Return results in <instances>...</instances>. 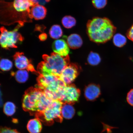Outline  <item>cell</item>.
<instances>
[{
    "mask_svg": "<svg viewBox=\"0 0 133 133\" xmlns=\"http://www.w3.org/2000/svg\"><path fill=\"white\" fill-rule=\"evenodd\" d=\"M116 28L111 21L106 18L95 17L88 22L87 31L91 41L97 43H104L114 35Z\"/></svg>",
    "mask_w": 133,
    "mask_h": 133,
    "instance_id": "cell-1",
    "label": "cell"
},
{
    "mask_svg": "<svg viewBox=\"0 0 133 133\" xmlns=\"http://www.w3.org/2000/svg\"><path fill=\"white\" fill-rule=\"evenodd\" d=\"M69 63V56H63L54 52L44 56L40 71L41 75L53 74L59 77Z\"/></svg>",
    "mask_w": 133,
    "mask_h": 133,
    "instance_id": "cell-2",
    "label": "cell"
},
{
    "mask_svg": "<svg viewBox=\"0 0 133 133\" xmlns=\"http://www.w3.org/2000/svg\"><path fill=\"white\" fill-rule=\"evenodd\" d=\"M22 24H20L12 31H8L4 27L1 28L0 45L2 47L5 49L16 48L19 43L22 42L24 39L18 31Z\"/></svg>",
    "mask_w": 133,
    "mask_h": 133,
    "instance_id": "cell-3",
    "label": "cell"
},
{
    "mask_svg": "<svg viewBox=\"0 0 133 133\" xmlns=\"http://www.w3.org/2000/svg\"><path fill=\"white\" fill-rule=\"evenodd\" d=\"M39 82L40 87L43 90L53 92H60L66 85L59 76L53 74L41 75Z\"/></svg>",
    "mask_w": 133,
    "mask_h": 133,
    "instance_id": "cell-4",
    "label": "cell"
},
{
    "mask_svg": "<svg viewBox=\"0 0 133 133\" xmlns=\"http://www.w3.org/2000/svg\"><path fill=\"white\" fill-rule=\"evenodd\" d=\"M63 104L59 100L53 101L49 107L42 113L44 120L49 122L55 120L62 121L61 109Z\"/></svg>",
    "mask_w": 133,
    "mask_h": 133,
    "instance_id": "cell-5",
    "label": "cell"
},
{
    "mask_svg": "<svg viewBox=\"0 0 133 133\" xmlns=\"http://www.w3.org/2000/svg\"><path fill=\"white\" fill-rule=\"evenodd\" d=\"M80 91L74 84L67 85L61 91L59 101L63 103L73 104L78 99Z\"/></svg>",
    "mask_w": 133,
    "mask_h": 133,
    "instance_id": "cell-6",
    "label": "cell"
},
{
    "mask_svg": "<svg viewBox=\"0 0 133 133\" xmlns=\"http://www.w3.org/2000/svg\"><path fill=\"white\" fill-rule=\"evenodd\" d=\"M43 94V91L36 89L28 92L23 98L22 102L23 108L28 111H37L38 101Z\"/></svg>",
    "mask_w": 133,
    "mask_h": 133,
    "instance_id": "cell-7",
    "label": "cell"
},
{
    "mask_svg": "<svg viewBox=\"0 0 133 133\" xmlns=\"http://www.w3.org/2000/svg\"><path fill=\"white\" fill-rule=\"evenodd\" d=\"M79 71V68L76 64H69L61 73L59 78L66 85L70 84L78 75Z\"/></svg>",
    "mask_w": 133,
    "mask_h": 133,
    "instance_id": "cell-8",
    "label": "cell"
},
{
    "mask_svg": "<svg viewBox=\"0 0 133 133\" xmlns=\"http://www.w3.org/2000/svg\"><path fill=\"white\" fill-rule=\"evenodd\" d=\"M52 48L54 52L63 56H69V47L64 39H56L53 43Z\"/></svg>",
    "mask_w": 133,
    "mask_h": 133,
    "instance_id": "cell-9",
    "label": "cell"
},
{
    "mask_svg": "<svg viewBox=\"0 0 133 133\" xmlns=\"http://www.w3.org/2000/svg\"><path fill=\"white\" fill-rule=\"evenodd\" d=\"M101 94L99 86L91 84L86 86L84 89V95L88 101H93L97 99Z\"/></svg>",
    "mask_w": 133,
    "mask_h": 133,
    "instance_id": "cell-10",
    "label": "cell"
},
{
    "mask_svg": "<svg viewBox=\"0 0 133 133\" xmlns=\"http://www.w3.org/2000/svg\"><path fill=\"white\" fill-rule=\"evenodd\" d=\"M14 64L18 70H27L31 67L29 59L22 53L16 54Z\"/></svg>",
    "mask_w": 133,
    "mask_h": 133,
    "instance_id": "cell-11",
    "label": "cell"
},
{
    "mask_svg": "<svg viewBox=\"0 0 133 133\" xmlns=\"http://www.w3.org/2000/svg\"><path fill=\"white\" fill-rule=\"evenodd\" d=\"M34 4L30 0H14L13 6L18 12H26L30 15L31 10L30 8Z\"/></svg>",
    "mask_w": 133,
    "mask_h": 133,
    "instance_id": "cell-12",
    "label": "cell"
},
{
    "mask_svg": "<svg viewBox=\"0 0 133 133\" xmlns=\"http://www.w3.org/2000/svg\"><path fill=\"white\" fill-rule=\"evenodd\" d=\"M46 13L47 10L44 6L40 4H35L31 7L30 16L37 20L42 19L45 17Z\"/></svg>",
    "mask_w": 133,
    "mask_h": 133,
    "instance_id": "cell-13",
    "label": "cell"
},
{
    "mask_svg": "<svg viewBox=\"0 0 133 133\" xmlns=\"http://www.w3.org/2000/svg\"><path fill=\"white\" fill-rule=\"evenodd\" d=\"M66 42L69 48L72 49H78L83 44L82 38L76 33L71 34L66 39Z\"/></svg>",
    "mask_w": 133,
    "mask_h": 133,
    "instance_id": "cell-14",
    "label": "cell"
},
{
    "mask_svg": "<svg viewBox=\"0 0 133 133\" xmlns=\"http://www.w3.org/2000/svg\"><path fill=\"white\" fill-rule=\"evenodd\" d=\"M42 128V124L38 118L31 119L28 122L27 129L30 133H40Z\"/></svg>",
    "mask_w": 133,
    "mask_h": 133,
    "instance_id": "cell-15",
    "label": "cell"
},
{
    "mask_svg": "<svg viewBox=\"0 0 133 133\" xmlns=\"http://www.w3.org/2000/svg\"><path fill=\"white\" fill-rule=\"evenodd\" d=\"M72 104L63 103L61 109L62 117L66 119H70L74 117L75 110Z\"/></svg>",
    "mask_w": 133,
    "mask_h": 133,
    "instance_id": "cell-16",
    "label": "cell"
},
{
    "mask_svg": "<svg viewBox=\"0 0 133 133\" xmlns=\"http://www.w3.org/2000/svg\"><path fill=\"white\" fill-rule=\"evenodd\" d=\"M52 100L49 98L43 92L38 101L37 105V111L42 113L50 105Z\"/></svg>",
    "mask_w": 133,
    "mask_h": 133,
    "instance_id": "cell-17",
    "label": "cell"
},
{
    "mask_svg": "<svg viewBox=\"0 0 133 133\" xmlns=\"http://www.w3.org/2000/svg\"><path fill=\"white\" fill-rule=\"evenodd\" d=\"M15 78L18 82L25 83L29 78V73L27 70H18L15 74Z\"/></svg>",
    "mask_w": 133,
    "mask_h": 133,
    "instance_id": "cell-18",
    "label": "cell"
},
{
    "mask_svg": "<svg viewBox=\"0 0 133 133\" xmlns=\"http://www.w3.org/2000/svg\"><path fill=\"white\" fill-rule=\"evenodd\" d=\"M49 34L50 36L52 39L56 40L59 39L63 35V30L59 25H53L50 29Z\"/></svg>",
    "mask_w": 133,
    "mask_h": 133,
    "instance_id": "cell-19",
    "label": "cell"
},
{
    "mask_svg": "<svg viewBox=\"0 0 133 133\" xmlns=\"http://www.w3.org/2000/svg\"><path fill=\"white\" fill-rule=\"evenodd\" d=\"M3 110L6 115L12 116L16 112V106L14 103L11 101H7L3 105Z\"/></svg>",
    "mask_w": 133,
    "mask_h": 133,
    "instance_id": "cell-20",
    "label": "cell"
},
{
    "mask_svg": "<svg viewBox=\"0 0 133 133\" xmlns=\"http://www.w3.org/2000/svg\"><path fill=\"white\" fill-rule=\"evenodd\" d=\"M113 41L115 45L117 47L121 48L126 44L127 39L123 35L120 33H117L113 36Z\"/></svg>",
    "mask_w": 133,
    "mask_h": 133,
    "instance_id": "cell-21",
    "label": "cell"
},
{
    "mask_svg": "<svg viewBox=\"0 0 133 133\" xmlns=\"http://www.w3.org/2000/svg\"><path fill=\"white\" fill-rule=\"evenodd\" d=\"M61 23L63 26L67 29H70L74 27L76 24L75 19L70 16H66L63 17Z\"/></svg>",
    "mask_w": 133,
    "mask_h": 133,
    "instance_id": "cell-22",
    "label": "cell"
},
{
    "mask_svg": "<svg viewBox=\"0 0 133 133\" xmlns=\"http://www.w3.org/2000/svg\"><path fill=\"white\" fill-rule=\"evenodd\" d=\"M14 65V62L9 59L3 58L0 60V70L3 71L11 70Z\"/></svg>",
    "mask_w": 133,
    "mask_h": 133,
    "instance_id": "cell-23",
    "label": "cell"
},
{
    "mask_svg": "<svg viewBox=\"0 0 133 133\" xmlns=\"http://www.w3.org/2000/svg\"><path fill=\"white\" fill-rule=\"evenodd\" d=\"M101 60L100 56L97 53L91 52L88 56V61L90 64L96 66L100 63Z\"/></svg>",
    "mask_w": 133,
    "mask_h": 133,
    "instance_id": "cell-24",
    "label": "cell"
},
{
    "mask_svg": "<svg viewBox=\"0 0 133 133\" xmlns=\"http://www.w3.org/2000/svg\"><path fill=\"white\" fill-rule=\"evenodd\" d=\"M92 4L97 9L104 8L107 3V0H92Z\"/></svg>",
    "mask_w": 133,
    "mask_h": 133,
    "instance_id": "cell-25",
    "label": "cell"
},
{
    "mask_svg": "<svg viewBox=\"0 0 133 133\" xmlns=\"http://www.w3.org/2000/svg\"><path fill=\"white\" fill-rule=\"evenodd\" d=\"M127 100L130 105L133 106V89L131 90L128 93Z\"/></svg>",
    "mask_w": 133,
    "mask_h": 133,
    "instance_id": "cell-26",
    "label": "cell"
},
{
    "mask_svg": "<svg viewBox=\"0 0 133 133\" xmlns=\"http://www.w3.org/2000/svg\"><path fill=\"white\" fill-rule=\"evenodd\" d=\"M0 133H20L15 130L8 128H2L0 129Z\"/></svg>",
    "mask_w": 133,
    "mask_h": 133,
    "instance_id": "cell-27",
    "label": "cell"
},
{
    "mask_svg": "<svg viewBox=\"0 0 133 133\" xmlns=\"http://www.w3.org/2000/svg\"><path fill=\"white\" fill-rule=\"evenodd\" d=\"M127 36L128 38L133 42V24L128 30Z\"/></svg>",
    "mask_w": 133,
    "mask_h": 133,
    "instance_id": "cell-28",
    "label": "cell"
},
{
    "mask_svg": "<svg viewBox=\"0 0 133 133\" xmlns=\"http://www.w3.org/2000/svg\"><path fill=\"white\" fill-rule=\"evenodd\" d=\"M35 4L44 5L46 3L49 2L50 0H30Z\"/></svg>",
    "mask_w": 133,
    "mask_h": 133,
    "instance_id": "cell-29",
    "label": "cell"
},
{
    "mask_svg": "<svg viewBox=\"0 0 133 133\" xmlns=\"http://www.w3.org/2000/svg\"><path fill=\"white\" fill-rule=\"evenodd\" d=\"M3 105V101L2 98V93L1 87H0V108Z\"/></svg>",
    "mask_w": 133,
    "mask_h": 133,
    "instance_id": "cell-30",
    "label": "cell"
},
{
    "mask_svg": "<svg viewBox=\"0 0 133 133\" xmlns=\"http://www.w3.org/2000/svg\"><path fill=\"white\" fill-rule=\"evenodd\" d=\"M46 37H47V36L46 34H44L42 35H41L39 36L40 39L41 41H44L46 39Z\"/></svg>",
    "mask_w": 133,
    "mask_h": 133,
    "instance_id": "cell-31",
    "label": "cell"
}]
</instances>
